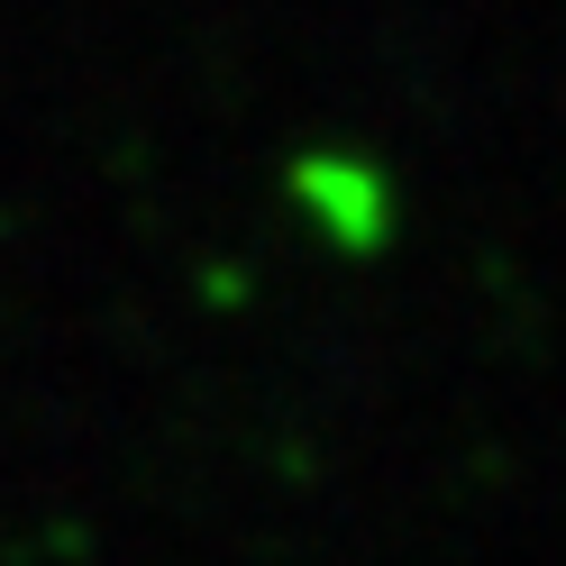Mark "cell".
I'll use <instances>...</instances> for the list:
<instances>
[{
	"label": "cell",
	"mask_w": 566,
	"mask_h": 566,
	"mask_svg": "<svg viewBox=\"0 0 566 566\" xmlns=\"http://www.w3.org/2000/svg\"><path fill=\"white\" fill-rule=\"evenodd\" d=\"M274 201L293 210V229L338 265H384L402 247V184L394 165L357 137H302L274 165Z\"/></svg>",
	"instance_id": "cell-1"
}]
</instances>
